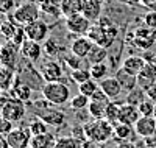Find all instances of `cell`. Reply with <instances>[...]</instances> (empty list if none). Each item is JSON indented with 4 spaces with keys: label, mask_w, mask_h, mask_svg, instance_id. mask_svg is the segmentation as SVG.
<instances>
[{
    "label": "cell",
    "mask_w": 156,
    "mask_h": 148,
    "mask_svg": "<svg viewBox=\"0 0 156 148\" xmlns=\"http://www.w3.org/2000/svg\"><path fill=\"white\" fill-rule=\"evenodd\" d=\"M86 36L94 44L101 45L105 48H109V47H112L117 36H119V28H117V25L109 17L101 16L97 22H94L90 25V28H89Z\"/></svg>",
    "instance_id": "obj_1"
},
{
    "label": "cell",
    "mask_w": 156,
    "mask_h": 148,
    "mask_svg": "<svg viewBox=\"0 0 156 148\" xmlns=\"http://www.w3.org/2000/svg\"><path fill=\"white\" fill-rule=\"evenodd\" d=\"M31 109L34 112L36 117L42 118L48 126H62L66 125V114L59 109H55V106L48 103L45 98L44 100H36L34 103H31Z\"/></svg>",
    "instance_id": "obj_2"
},
{
    "label": "cell",
    "mask_w": 156,
    "mask_h": 148,
    "mask_svg": "<svg viewBox=\"0 0 156 148\" xmlns=\"http://www.w3.org/2000/svg\"><path fill=\"white\" fill-rule=\"evenodd\" d=\"M84 129L89 142H106L114 136V125L108 122L106 118L92 120L90 123H84Z\"/></svg>",
    "instance_id": "obj_3"
},
{
    "label": "cell",
    "mask_w": 156,
    "mask_h": 148,
    "mask_svg": "<svg viewBox=\"0 0 156 148\" xmlns=\"http://www.w3.org/2000/svg\"><path fill=\"white\" fill-rule=\"evenodd\" d=\"M42 97L53 106H61L70 100V89L62 81H51L42 86Z\"/></svg>",
    "instance_id": "obj_4"
},
{
    "label": "cell",
    "mask_w": 156,
    "mask_h": 148,
    "mask_svg": "<svg viewBox=\"0 0 156 148\" xmlns=\"http://www.w3.org/2000/svg\"><path fill=\"white\" fill-rule=\"evenodd\" d=\"M39 11H41V8L33 2L22 3L17 8H14V11H12V14H11V20L16 22L20 26H25L30 22L39 19Z\"/></svg>",
    "instance_id": "obj_5"
},
{
    "label": "cell",
    "mask_w": 156,
    "mask_h": 148,
    "mask_svg": "<svg viewBox=\"0 0 156 148\" xmlns=\"http://www.w3.org/2000/svg\"><path fill=\"white\" fill-rule=\"evenodd\" d=\"M25 112H27V106H25V101L19 100V98H9L3 103L2 109H0V115L3 118L9 120V122H20V120L25 117Z\"/></svg>",
    "instance_id": "obj_6"
},
{
    "label": "cell",
    "mask_w": 156,
    "mask_h": 148,
    "mask_svg": "<svg viewBox=\"0 0 156 148\" xmlns=\"http://www.w3.org/2000/svg\"><path fill=\"white\" fill-rule=\"evenodd\" d=\"M31 132L28 126L22 128H12L11 132L6 134V143L9 148H30L31 143Z\"/></svg>",
    "instance_id": "obj_7"
},
{
    "label": "cell",
    "mask_w": 156,
    "mask_h": 148,
    "mask_svg": "<svg viewBox=\"0 0 156 148\" xmlns=\"http://www.w3.org/2000/svg\"><path fill=\"white\" fill-rule=\"evenodd\" d=\"M90 25V22L87 17H84L81 12H75V14L69 16L66 19V28L67 31H70L72 34H78V36H83V34H87Z\"/></svg>",
    "instance_id": "obj_8"
},
{
    "label": "cell",
    "mask_w": 156,
    "mask_h": 148,
    "mask_svg": "<svg viewBox=\"0 0 156 148\" xmlns=\"http://www.w3.org/2000/svg\"><path fill=\"white\" fill-rule=\"evenodd\" d=\"M23 28H25V33H27V37L31 39V41L44 44L48 39V25L41 19L30 22L28 25H25Z\"/></svg>",
    "instance_id": "obj_9"
},
{
    "label": "cell",
    "mask_w": 156,
    "mask_h": 148,
    "mask_svg": "<svg viewBox=\"0 0 156 148\" xmlns=\"http://www.w3.org/2000/svg\"><path fill=\"white\" fill-rule=\"evenodd\" d=\"M41 78L45 83H51V81H61L62 78V67L58 61L55 59H48L41 65Z\"/></svg>",
    "instance_id": "obj_10"
},
{
    "label": "cell",
    "mask_w": 156,
    "mask_h": 148,
    "mask_svg": "<svg viewBox=\"0 0 156 148\" xmlns=\"http://www.w3.org/2000/svg\"><path fill=\"white\" fill-rule=\"evenodd\" d=\"M134 132L142 139H150L156 134V118L153 115H140L134 125Z\"/></svg>",
    "instance_id": "obj_11"
},
{
    "label": "cell",
    "mask_w": 156,
    "mask_h": 148,
    "mask_svg": "<svg viewBox=\"0 0 156 148\" xmlns=\"http://www.w3.org/2000/svg\"><path fill=\"white\" fill-rule=\"evenodd\" d=\"M20 55L23 58H27L28 61L31 62H36L41 59L42 53H44V47L41 42H36V41H31V39L27 37V41H25L22 45H20Z\"/></svg>",
    "instance_id": "obj_12"
},
{
    "label": "cell",
    "mask_w": 156,
    "mask_h": 148,
    "mask_svg": "<svg viewBox=\"0 0 156 148\" xmlns=\"http://www.w3.org/2000/svg\"><path fill=\"white\" fill-rule=\"evenodd\" d=\"M98 84H100V89L106 93V97L109 100H117L120 97V93L123 92L120 83L117 81L115 76H106L105 79H101Z\"/></svg>",
    "instance_id": "obj_13"
},
{
    "label": "cell",
    "mask_w": 156,
    "mask_h": 148,
    "mask_svg": "<svg viewBox=\"0 0 156 148\" xmlns=\"http://www.w3.org/2000/svg\"><path fill=\"white\" fill-rule=\"evenodd\" d=\"M140 117V112L137 109V106L123 103L120 104V111H119V123H125L129 126H134L136 122Z\"/></svg>",
    "instance_id": "obj_14"
},
{
    "label": "cell",
    "mask_w": 156,
    "mask_h": 148,
    "mask_svg": "<svg viewBox=\"0 0 156 148\" xmlns=\"http://www.w3.org/2000/svg\"><path fill=\"white\" fill-rule=\"evenodd\" d=\"M92 45H94V42L90 41L86 34H83V36L75 37L73 41H72L70 51L73 53V55H76V56H80V58L84 59V58H87V55H89L90 48H92Z\"/></svg>",
    "instance_id": "obj_15"
},
{
    "label": "cell",
    "mask_w": 156,
    "mask_h": 148,
    "mask_svg": "<svg viewBox=\"0 0 156 148\" xmlns=\"http://www.w3.org/2000/svg\"><path fill=\"white\" fill-rule=\"evenodd\" d=\"M153 83H156V64L154 62H148L145 64V67L142 69V72L137 75V87L140 89H147L150 87Z\"/></svg>",
    "instance_id": "obj_16"
},
{
    "label": "cell",
    "mask_w": 156,
    "mask_h": 148,
    "mask_svg": "<svg viewBox=\"0 0 156 148\" xmlns=\"http://www.w3.org/2000/svg\"><path fill=\"white\" fill-rule=\"evenodd\" d=\"M101 12H103V2H100V0H86L83 3L81 14L87 17L92 23L101 17Z\"/></svg>",
    "instance_id": "obj_17"
},
{
    "label": "cell",
    "mask_w": 156,
    "mask_h": 148,
    "mask_svg": "<svg viewBox=\"0 0 156 148\" xmlns=\"http://www.w3.org/2000/svg\"><path fill=\"white\" fill-rule=\"evenodd\" d=\"M147 64V59L144 56H136V55H131L123 59L122 62V69H125L126 72L133 73V75H139L142 72V69L145 67Z\"/></svg>",
    "instance_id": "obj_18"
},
{
    "label": "cell",
    "mask_w": 156,
    "mask_h": 148,
    "mask_svg": "<svg viewBox=\"0 0 156 148\" xmlns=\"http://www.w3.org/2000/svg\"><path fill=\"white\" fill-rule=\"evenodd\" d=\"M114 76L117 78V81L120 83V86L125 92H129V90L137 87V75H133V73L126 72L125 69H122V67L115 72Z\"/></svg>",
    "instance_id": "obj_19"
},
{
    "label": "cell",
    "mask_w": 156,
    "mask_h": 148,
    "mask_svg": "<svg viewBox=\"0 0 156 148\" xmlns=\"http://www.w3.org/2000/svg\"><path fill=\"white\" fill-rule=\"evenodd\" d=\"M109 104V101H100V100H90L89 106H87V114L92 120H101L105 118V112H106V106Z\"/></svg>",
    "instance_id": "obj_20"
},
{
    "label": "cell",
    "mask_w": 156,
    "mask_h": 148,
    "mask_svg": "<svg viewBox=\"0 0 156 148\" xmlns=\"http://www.w3.org/2000/svg\"><path fill=\"white\" fill-rule=\"evenodd\" d=\"M56 139L51 136L50 132L41 134V136H33L30 148H55Z\"/></svg>",
    "instance_id": "obj_21"
},
{
    "label": "cell",
    "mask_w": 156,
    "mask_h": 148,
    "mask_svg": "<svg viewBox=\"0 0 156 148\" xmlns=\"http://www.w3.org/2000/svg\"><path fill=\"white\" fill-rule=\"evenodd\" d=\"M106 58H108V48L94 44L86 59L89 61V64H97V62H105Z\"/></svg>",
    "instance_id": "obj_22"
},
{
    "label": "cell",
    "mask_w": 156,
    "mask_h": 148,
    "mask_svg": "<svg viewBox=\"0 0 156 148\" xmlns=\"http://www.w3.org/2000/svg\"><path fill=\"white\" fill-rule=\"evenodd\" d=\"M89 101H90L89 97H86V95H83V93L78 92L76 95H73L69 100V106H70L72 111H83V109H87Z\"/></svg>",
    "instance_id": "obj_23"
},
{
    "label": "cell",
    "mask_w": 156,
    "mask_h": 148,
    "mask_svg": "<svg viewBox=\"0 0 156 148\" xmlns=\"http://www.w3.org/2000/svg\"><path fill=\"white\" fill-rule=\"evenodd\" d=\"M147 98L145 95V90L144 89H140V87H136L133 90H129L126 92V98H125V103L128 104H133V106H139L142 101H144Z\"/></svg>",
    "instance_id": "obj_24"
},
{
    "label": "cell",
    "mask_w": 156,
    "mask_h": 148,
    "mask_svg": "<svg viewBox=\"0 0 156 148\" xmlns=\"http://www.w3.org/2000/svg\"><path fill=\"white\" fill-rule=\"evenodd\" d=\"M89 72L95 81H101V79L106 78L108 73V65L105 62H97V64H90L89 65Z\"/></svg>",
    "instance_id": "obj_25"
},
{
    "label": "cell",
    "mask_w": 156,
    "mask_h": 148,
    "mask_svg": "<svg viewBox=\"0 0 156 148\" xmlns=\"http://www.w3.org/2000/svg\"><path fill=\"white\" fill-rule=\"evenodd\" d=\"M98 89H100V84L95 81L94 78H90V79H87V81L78 84V92L83 93V95H86V97H89V98L92 97Z\"/></svg>",
    "instance_id": "obj_26"
},
{
    "label": "cell",
    "mask_w": 156,
    "mask_h": 148,
    "mask_svg": "<svg viewBox=\"0 0 156 148\" xmlns=\"http://www.w3.org/2000/svg\"><path fill=\"white\" fill-rule=\"evenodd\" d=\"M28 129H30V132H31V136H41V134L48 132V125L44 122L42 118L36 117V118H33L31 122H30Z\"/></svg>",
    "instance_id": "obj_27"
},
{
    "label": "cell",
    "mask_w": 156,
    "mask_h": 148,
    "mask_svg": "<svg viewBox=\"0 0 156 148\" xmlns=\"http://www.w3.org/2000/svg\"><path fill=\"white\" fill-rule=\"evenodd\" d=\"M119 111H120V103H117V101H109V104L106 106L105 118L108 120V122H111L112 125L119 123Z\"/></svg>",
    "instance_id": "obj_28"
},
{
    "label": "cell",
    "mask_w": 156,
    "mask_h": 148,
    "mask_svg": "<svg viewBox=\"0 0 156 148\" xmlns=\"http://www.w3.org/2000/svg\"><path fill=\"white\" fill-rule=\"evenodd\" d=\"M134 126H129L125 123H115L114 125V137L119 139V140H128L131 137V132H133Z\"/></svg>",
    "instance_id": "obj_29"
},
{
    "label": "cell",
    "mask_w": 156,
    "mask_h": 148,
    "mask_svg": "<svg viewBox=\"0 0 156 148\" xmlns=\"http://www.w3.org/2000/svg\"><path fill=\"white\" fill-rule=\"evenodd\" d=\"M90 72L89 69H84V67H80V69H75V70H70V79L76 84H81L87 79H90Z\"/></svg>",
    "instance_id": "obj_30"
},
{
    "label": "cell",
    "mask_w": 156,
    "mask_h": 148,
    "mask_svg": "<svg viewBox=\"0 0 156 148\" xmlns=\"http://www.w3.org/2000/svg\"><path fill=\"white\" fill-rule=\"evenodd\" d=\"M17 28H19V25L12 20H6V22L0 23V33H2V36H5L6 39H9V41H11V37L14 36Z\"/></svg>",
    "instance_id": "obj_31"
},
{
    "label": "cell",
    "mask_w": 156,
    "mask_h": 148,
    "mask_svg": "<svg viewBox=\"0 0 156 148\" xmlns=\"http://www.w3.org/2000/svg\"><path fill=\"white\" fill-rule=\"evenodd\" d=\"M81 59H83V58L73 55V53L70 51L69 55L64 56L62 62H64V65H66V67H69L70 70H75V69H80V67H81Z\"/></svg>",
    "instance_id": "obj_32"
},
{
    "label": "cell",
    "mask_w": 156,
    "mask_h": 148,
    "mask_svg": "<svg viewBox=\"0 0 156 148\" xmlns=\"http://www.w3.org/2000/svg\"><path fill=\"white\" fill-rule=\"evenodd\" d=\"M55 148H80V142L75 137H59L56 139Z\"/></svg>",
    "instance_id": "obj_33"
},
{
    "label": "cell",
    "mask_w": 156,
    "mask_h": 148,
    "mask_svg": "<svg viewBox=\"0 0 156 148\" xmlns=\"http://www.w3.org/2000/svg\"><path fill=\"white\" fill-rule=\"evenodd\" d=\"M14 98H19L22 101H27L31 95V87L27 86V84H17L16 89H14Z\"/></svg>",
    "instance_id": "obj_34"
},
{
    "label": "cell",
    "mask_w": 156,
    "mask_h": 148,
    "mask_svg": "<svg viewBox=\"0 0 156 148\" xmlns=\"http://www.w3.org/2000/svg\"><path fill=\"white\" fill-rule=\"evenodd\" d=\"M137 109H139L140 115H147V117L148 115H153V112H154V101L145 98L144 101L137 106Z\"/></svg>",
    "instance_id": "obj_35"
},
{
    "label": "cell",
    "mask_w": 156,
    "mask_h": 148,
    "mask_svg": "<svg viewBox=\"0 0 156 148\" xmlns=\"http://www.w3.org/2000/svg\"><path fill=\"white\" fill-rule=\"evenodd\" d=\"M42 47H44V53H47L48 56H55L56 53L61 50V47L55 42V39H50V37L42 44Z\"/></svg>",
    "instance_id": "obj_36"
},
{
    "label": "cell",
    "mask_w": 156,
    "mask_h": 148,
    "mask_svg": "<svg viewBox=\"0 0 156 148\" xmlns=\"http://www.w3.org/2000/svg\"><path fill=\"white\" fill-rule=\"evenodd\" d=\"M144 25L151 30H156V11H147L144 14Z\"/></svg>",
    "instance_id": "obj_37"
},
{
    "label": "cell",
    "mask_w": 156,
    "mask_h": 148,
    "mask_svg": "<svg viewBox=\"0 0 156 148\" xmlns=\"http://www.w3.org/2000/svg\"><path fill=\"white\" fill-rule=\"evenodd\" d=\"M72 137H75L78 142H84L87 140V136H86V129H84V125H76L75 128H72Z\"/></svg>",
    "instance_id": "obj_38"
},
{
    "label": "cell",
    "mask_w": 156,
    "mask_h": 148,
    "mask_svg": "<svg viewBox=\"0 0 156 148\" xmlns=\"http://www.w3.org/2000/svg\"><path fill=\"white\" fill-rule=\"evenodd\" d=\"M11 129H12V122L3 117L0 118V137H6V134L11 132Z\"/></svg>",
    "instance_id": "obj_39"
},
{
    "label": "cell",
    "mask_w": 156,
    "mask_h": 148,
    "mask_svg": "<svg viewBox=\"0 0 156 148\" xmlns=\"http://www.w3.org/2000/svg\"><path fill=\"white\" fill-rule=\"evenodd\" d=\"M145 95H147L148 100H151V101L156 103V83H153L150 87L145 89Z\"/></svg>",
    "instance_id": "obj_40"
},
{
    "label": "cell",
    "mask_w": 156,
    "mask_h": 148,
    "mask_svg": "<svg viewBox=\"0 0 156 148\" xmlns=\"http://www.w3.org/2000/svg\"><path fill=\"white\" fill-rule=\"evenodd\" d=\"M123 2L128 6H137V5H140V0H123Z\"/></svg>",
    "instance_id": "obj_41"
},
{
    "label": "cell",
    "mask_w": 156,
    "mask_h": 148,
    "mask_svg": "<svg viewBox=\"0 0 156 148\" xmlns=\"http://www.w3.org/2000/svg\"><path fill=\"white\" fill-rule=\"evenodd\" d=\"M156 3V0H140V5L144 6H153Z\"/></svg>",
    "instance_id": "obj_42"
},
{
    "label": "cell",
    "mask_w": 156,
    "mask_h": 148,
    "mask_svg": "<svg viewBox=\"0 0 156 148\" xmlns=\"http://www.w3.org/2000/svg\"><path fill=\"white\" fill-rule=\"evenodd\" d=\"M0 148H9L8 143H6V139H2V137H0Z\"/></svg>",
    "instance_id": "obj_43"
},
{
    "label": "cell",
    "mask_w": 156,
    "mask_h": 148,
    "mask_svg": "<svg viewBox=\"0 0 156 148\" xmlns=\"http://www.w3.org/2000/svg\"><path fill=\"white\" fill-rule=\"evenodd\" d=\"M119 148H131V145H129V143H122Z\"/></svg>",
    "instance_id": "obj_44"
},
{
    "label": "cell",
    "mask_w": 156,
    "mask_h": 148,
    "mask_svg": "<svg viewBox=\"0 0 156 148\" xmlns=\"http://www.w3.org/2000/svg\"><path fill=\"white\" fill-rule=\"evenodd\" d=\"M153 117L156 118V103H154V112H153Z\"/></svg>",
    "instance_id": "obj_45"
},
{
    "label": "cell",
    "mask_w": 156,
    "mask_h": 148,
    "mask_svg": "<svg viewBox=\"0 0 156 148\" xmlns=\"http://www.w3.org/2000/svg\"><path fill=\"white\" fill-rule=\"evenodd\" d=\"M100 2H105V0H100Z\"/></svg>",
    "instance_id": "obj_46"
}]
</instances>
